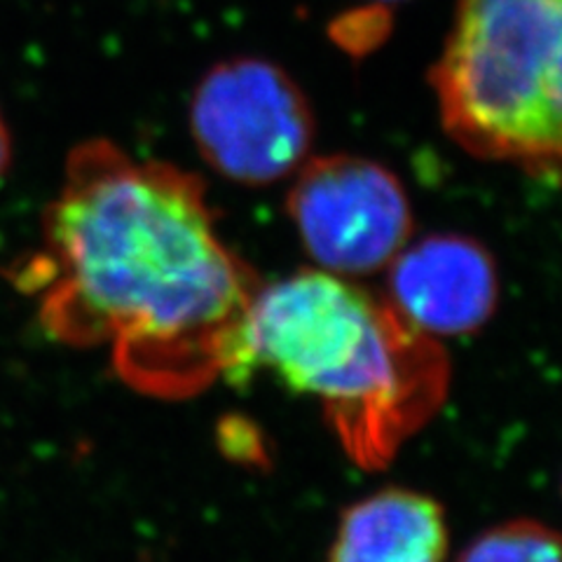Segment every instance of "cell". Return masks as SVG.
Listing matches in <instances>:
<instances>
[{
	"mask_svg": "<svg viewBox=\"0 0 562 562\" xmlns=\"http://www.w3.org/2000/svg\"><path fill=\"white\" fill-rule=\"evenodd\" d=\"M10 281L52 338L109 347L138 394L179 401L254 373L249 314L262 284L221 239L204 183L105 138L70 150L41 249Z\"/></svg>",
	"mask_w": 562,
	"mask_h": 562,
	"instance_id": "cell-1",
	"label": "cell"
},
{
	"mask_svg": "<svg viewBox=\"0 0 562 562\" xmlns=\"http://www.w3.org/2000/svg\"><path fill=\"white\" fill-rule=\"evenodd\" d=\"M251 368H268L319 401L347 457L390 464L441 411L450 390L443 345L342 274L301 270L260 286L249 314Z\"/></svg>",
	"mask_w": 562,
	"mask_h": 562,
	"instance_id": "cell-2",
	"label": "cell"
},
{
	"mask_svg": "<svg viewBox=\"0 0 562 562\" xmlns=\"http://www.w3.org/2000/svg\"><path fill=\"white\" fill-rule=\"evenodd\" d=\"M431 85L457 146L562 186V0H457Z\"/></svg>",
	"mask_w": 562,
	"mask_h": 562,
	"instance_id": "cell-3",
	"label": "cell"
},
{
	"mask_svg": "<svg viewBox=\"0 0 562 562\" xmlns=\"http://www.w3.org/2000/svg\"><path fill=\"white\" fill-rule=\"evenodd\" d=\"M192 138L204 160L246 186L274 183L307 162L314 122L295 82L260 59L211 68L190 103Z\"/></svg>",
	"mask_w": 562,
	"mask_h": 562,
	"instance_id": "cell-4",
	"label": "cell"
},
{
	"mask_svg": "<svg viewBox=\"0 0 562 562\" xmlns=\"http://www.w3.org/2000/svg\"><path fill=\"white\" fill-rule=\"evenodd\" d=\"M289 214L319 270L342 277L390 266L413 233L396 176L351 155L316 157L297 169Z\"/></svg>",
	"mask_w": 562,
	"mask_h": 562,
	"instance_id": "cell-5",
	"label": "cell"
},
{
	"mask_svg": "<svg viewBox=\"0 0 562 562\" xmlns=\"http://www.w3.org/2000/svg\"><path fill=\"white\" fill-rule=\"evenodd\" d=\"M390 301L431 338L479 330L495 312L499 279L479 241L438 235L403 246L390 262Z\"/></svg>",
	"mask_w": 562,
	"mask_h": 562,
	"instance_id": "cell-6",
	"label": "cell"
},
{
	"mask_svg": "<svg viewBox=\"0 0 562 562\" xmlns=\"http://www.w3.org/2000/svg\"><path fill=\"white\" fill-rule=\"evenodd\" d=\"M443 506L425 492L386 487L345 508L326 562H446Z\"/></svg>",
	"mask_w": 562,
	"mask_h": 562,
	"instance_id": "cell-7",
	"label": "cell"
},
{
	"mask_svg": "<svg viewBox=\"0 0 562 562\" xmlns=\"http://www.w3.org/2000/svg\"><path fill=\"white\" fill-rule=\"evenodd\" d=\"M457 562H562V532L520 518L481 532Z\"/></svg>",
	"mask_w": 562,
	"mask_h": 562,
	"instance_id": "cell-8",
	"label": "cell"
},
{
	"mask_svg": "<svg viewBox=\"0 0 562 562\" xmlns=\"http://www.w3.org/2000/svg\"><path fill=\"white\" fill-rule=\"evenodd\" d=\"M10 165H12V136H10L5 115L0 113V181L5 179Z\"/></svg>",
	"mask_w": 562,
	"mask_h": 562,
	"instance_id": "cell-9",
	"label": "cell"
}]
</instances>
